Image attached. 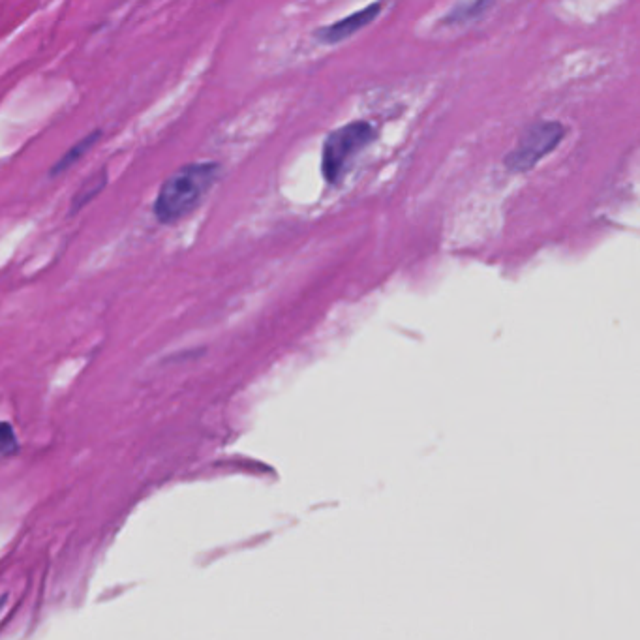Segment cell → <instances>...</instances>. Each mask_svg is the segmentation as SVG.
<instances>
[{"label":"cell","instance_id":"cell-5","mask_svg":"<svg viewBox=\"0 0 640 640\" xmlns=\"http://www.w3.org/2000/svg\"><path fill=\"white\" fill-rule=\"evenodd\" d=\"M100 138V132H94V134H89L87 138L81 139V141H77L76 145L68 151V153H64L61 160L53 166V175H57V173H62V171H66V169L72 168L76 162H79L85 153L91 149L92 145L98 141Z\"/></svg>","mask_w":640,"mask_h":640},{"label":"cell","instance_id":"cell-2","mask_svg":"<svg viewBox=\"0 0 640 640\" xmlns=\"http://www.w3.org/2000/svg\"><path fill=\"white\" fill-rule=\"evenodd\" d=\"M376 128L366 121L348 122L331 132L321 149V173L329 184L342 183L353 160L376 139Z\"/></svg>","mask_w":640,"mask_h":640},{"label":"cell","instance_id":"cell-6","mask_svg":"<svg viewBox=\"0 0 640 640\" xmlns=\"http://www.w3.org/2000/svg\"><path fill=\"white\" fill-rule=\"evenodd\" d=\"M488 2L490 0H473L470 6L458 4L451 10V14H447L445 23H464V21L475 19V17L481 16L487 10Z\"/></svg>","mask_w":640,"mask_h":640},{"label":"cell","instance_id":"cell-3","mask_svg":"<svg viewBox=\"0 0 640 640\" xmlns=\"http://www.w3.org/2000/svg\"><path fill=\"white\" fill-rule=\"evenodd\" d=\"M565 126L558 121L534 122L522 136L511 153L503 158V166L511 173H528L558 149L564 141Z\"/></svg>","mask_w":640,"mask_h":640},{"label":"cell","instance_id":"cell-1","mask_svg":"<svg viewBox=\"0 0 640 640\" xmlns=\"http://www.w3.org/2000/svg\"><path fill=\"white\" fill-rule=\"evenodd\" d=\"M220 175L214 162H196L169 175L154 199V216L162 224H175L192 213L211 192Z\"/></svg>","mask_w":640,"mask_h":640},{"label":"cell","instance_id":"cell-4","mask_svg":"<svg viewBox=\"0 0 640 640\" xmlns=\"http://www.w3.org/2000/svg\"><path fill=\"white\" fill-rule=\"evenodd\" d=\"M381 10H383V4L374 2V4L366 6L363 10L336 21L333 25L321 27V29L314 32V36H316L318 42L325 44V46H336L340 42H346L353 34L363 31L372 21H376V17L380 16Z\"/></svg>","mask_w":640,"mask_h":640},{"label":"cell","instance_id":"cell-8","mask_svg":"<svg viewBox=\"0 0 640 640\" xmlns=\"http://www.w3.org/2000/svg\"><path fill=\"white\" fill-rule=\"evenodd\" d=\"M17 449H19V443H17L14 428L8 423H0V460L12 457L14 453H17Z\"/></svg>","mask_w":640,"mask_h":640},{"label":"cell","instance_id":"cell-7","mask_svg":"<svg viewBox=\"0 0 640 640\" xmlns=\"http://www.w3.org/2000/svg\"><path fill=\"white\" fill-rule=\"evenodd\" d=\"M106 171H100L98 175H94L91 181H87V184L81 188V192H77L76 199H74V211L81 209L87 201H91L104 186H106Z\"/></svg>","mask_w":640,"mask_h":640}]
</instances>
